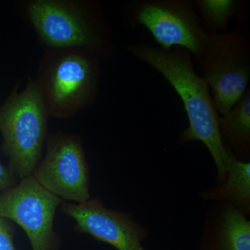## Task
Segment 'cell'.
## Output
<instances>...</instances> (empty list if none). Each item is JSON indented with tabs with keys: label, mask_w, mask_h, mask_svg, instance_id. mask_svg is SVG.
Returning <instances> with one entry per match:
<instances>
[{
	"label": "cell",
	"mask_w": 250,
	"mask_h": 250,
	"mask_svg": "<svg viewBox=\"0 0 250 250\" xmlns=\"http://www.w3.org/2000/svg\"><path fill=\"white\" fill-rule=\"evenodd\" d=\"M128 52L148 64L162 75L180 97L188 120V126L181 131L177 144L182 146L193 141L207 148L217 169L215 185L226 179V148L218 131L220 117L206 81L195 71L191 53L183 47L170 51L136 44L126 47Z\"/></svg>",
	"instance_id": "1"
},
{
	"label": "cell",
	"mask_w": 250,
	"mask_h": 250,
	"mask_svg": "<svg viewBox=\"0 0 250 250\" xmlns=\"http://www.w3.org/2000/svg\"><path fill=\"white\" fill-rule=\"evenodd\" d=\"M23 12L47 49H77L98 58L116 53L114 37L100 3L87 0H29Z\"/></svg>",
	"instance_id": "2"
},
{
	"label": "cell",
	"mask_w": 250,
	"mask_h": 250,
	"mask_svg": "<svg viewBox=\"0 0 250 250\" xmlns=\"http://www.w3.org/2000/svg\"><path fill=\"white\" fill-rule=\"evenodd\" d=\"M100 59L77 49H47L35 82L49 116L71 118L96 101Z\"/></svg>",
	"instance_id": "3"
},
{
	"label": "cell",
	"mask_w": 250,
	"mask_h": 250,
	"mask_svg": "<svg viewBox=\"0 0 250 250\" xmlns=\"http://www.w3.org/2000/svg\"><path fill=\"white\" fill-rule=\"evenodd\" d=\"M48 111L35 80L29 77L25 88L18 85L0 106V131L9 168L21 179L31 177L42 158L47 136Z\"/></svg>",
	"instance_id": "4"
},
{
	"label": "cell",
	"mask_w": 250,
	"mask_h": 250,
	"mask_svg": "<svg viewBox=\"0 0 250 250\" xmlns=\"http://www.w3.org/2000/svg\"><path fill=\"white\" fill-rule=\"evenodd\" d=\"M123 21L130 27H146L163 50L183 47L199 60L210 37L191 0L131 1L123 11Z\"/></svg>",
	"instance_id": "5"
},
{
	"label": "cell",
	"mask_w": 250,
	"mask_h": 250,
	"mask_svg": "<svg viewBox=\"0 0 250 250\" xmlns=\"http://www.w3.org/2000/svg\"><path fill=\"white\" fill-rule=\"evenodd\" d=\"M200 59V76L207 82L219 115L232 109L248 90L250 78V38L235 30L209 35Z\"/></svg>",
	"instance_id": "6"
},
{
	"label": "cell",
	"mask_w": 250,
	"mask_h": 250,
	"mask_svg": "<svg viewBox=\"0 0 250 250\" xmlns=\"http://www.w3.org/2000/svg\"><path fill=\"white\" fill-rule=\"evenodd\" d=\"M46 152L32 177L62 201L83 203L91 199L89 167L83 142L77 135L48 134Z\"/></svg>",
	"instance_id": "7"
},
{
	"label": "cell",
	"mask_w": 250,
	"mask_h": 250,
	"mask_svg": "<svg viewBox=\"0 0 250 250\" xmlns=\"http://www.w3.org/2000/svg\"><path fill=\"white\" fill-rule=\"evenodd\" d=\"M62 202L31 176L0 194V215L24 230L32 250H58L54 223Z\"/></svg>",
	"instance_id": "8"
},
{
	"label": "cell",
	"mask_w": 250,
	"mask_h": 250,
	"mask_svg": "<svg viewBox=\"0 0 250 250\" xmlns=\"http://www.w3.org/2000/svg\"><path fill=\"white\" fill-rule=\"evenodd\" d=\"M59 209L75 220L76 231L117 250H147L143 243L149 236L147 228L132 213L108 208L100 197L80 204L63 202Z\"/></svg>",
	"instance_id": "9"
},
{
	"label": "cell",
	"mask_w": 250,
	"mask_h": 250,
	"mask_svg": "<svg viewBox=\"0 0 250 250\" xmlns=\"http://www.w3.org/2000/svg\"><path fill=\"white\" fill-rule=\"evenodd\" d=\"M199 250H250L248 217L228 202H212L204 219Z\"/></svg>",
	"instance_id": "10"
},
{
	"label": "cell",
	"mask_w": 250,
	"mask_h": 250,
	"mask_svg": "<svg viewBox=\"0 0 250 250\" xmlns=\"http://www.w3.org/2000/svg\"><path fill=\"white\" fill-rule=\"evenodd\" d=\"M226 148V147H225ZM227 177L225 182L214 187L207 188L199 193L206 201L228 202L250 215V161H242L226 148Z\"/></svg>",
	"instance_id": "11"
},
{
	"label": "cell",
	"mask_w": 250,
	"mask_h": 250,
	"mask_svg": "<svg viewBox=\"0 0 250 250\" xmlns=\"http://www.w3.org/2000/svg\"><path fill=\"white\" fill-rule=\"evenodd\" d=\"M218 131L224 147L238 160L250 159V90L225 116L218 118Z\"/></svg>",
	"instance_id": "12"
},
{
	"label": "cell",
	"mask_w": 250,
	"mask_h": 250,
	"mask_svg": "<svg viewBox=\"0 0 250 250\" xmlns=\"http://www.w3.org/2000/svg\"><path fill=\"white\" fill-rule=\"evenodd\" d=\"M194 6L198 12L204 29L208 35L228 31L229 23L236 18L239 28L248 25L247 3L238 0H195Z\"/></svg>",
	"instance_id": "13"
},
{
	"label": "cell",
	"mask_w": 250,
	"mask_h": 250,
	"mask_svg": "<svg viewBox=\"0 0 250 250\" xmlns=\"http://www.w3.org/2000/svg\"><path fill=\"white\" fill-rule=\"evenodd\" d=\"M14 225L0 215V250H17L14 244Z\"/></svg>",
	"instance_id": "14"
},
{
	"label": "cell",
	"mask_w": 250,
	"mask_h": 250,
	"mask_svg": "<svg viewBox=\"0 0 250 250\" xmlns=\"http://www.w3.org/2000/svg\"><path fill=\"white\" fill-rule=\"evenodd\" d=\"M16 176L0 161V194L16 185Z\"/></svg>",
	"instance_id": "15"
}]
</instances>
